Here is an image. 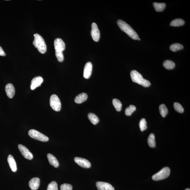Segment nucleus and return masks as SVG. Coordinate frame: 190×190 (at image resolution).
<instances>
[{
    "mask_svg": "<svg viewBox=\"0 0 190 190\" xmlns=\"http://www.w3.org/2000/svg\"><path fill=\"white\" fill-rule=\"evenodd\" d=\"M7 95L9 98L12 99L14 97L15 93V88L12 84H8L5 87Z\"/></svg>",
    "mask_w": 190,
    "mask_h": 190,
    "instance_id": "nucleus-14",
    "label": "nucleus"
},
{
    "mask_svg": "<svg viewBox=\"0 0 190 190\" xmlns=\"http://www.w3.org/2000/svg\"><path fill=\"white\" fill-rule=\"evenodd\" d=\"M92 64L91 62L87 63L85 65L84 70V77L87 79L91 77L92 71Z\"/></svg>",
    "mask_w": 190,
    "mask_h": 190,
    "instance_id": "nucleus-13",
    "label": "nucleus"
},
{
    "mask_svg": "<svg viewBox=\"0 0 190 190\" xmlns=\"http://www.w3.org/2000/svg\"><path fill=\"white\" fill-rule=\"evenodd\" d=\"M131 78L134 82L147 87L150 86L151 85L150 82L148 80L143 78L141 74L139 73L136 70H133L130 73Z\"/></svg>",
    "mask_w": 190,
    "mask_h": 190,
    "instance_id": "nucleus-2",
    "label": "nucleus"
},
{
    "mask_svg": "<svg viewBox=\"0 0 190 190\" xmlns=\"http://www.w3.org/2000/svg\"><path fill=\"white\" fill-rule=\"evenodd\" d=\"M99 190H114V188L109 183L103 182H97L96 183Z\"/></svg>",
    "mask_w": 190,
    "mask_h": 190,
    "instance_id": "nucleus-11",
    "label": "nucleus"
},
{
    "mask_svg": "<svg viewBox=\"0 0 190 190\" xmlns=\"http://www.w3.org/2000/svg\"><path fill=\"white\" fill-rule=\"evenodd\" d=\"M50 104L51 108L55 111H60L61 108V104L59 98L56 95H53L50 99Z\"/></svg>",
    "mask_w": 190,
    "mask_h": 190,
    "instance_id": "nucleus-6",
    "label": "nucleus"
},
{
    "mask_svg": "<svg viewBox=\"0 0 190 190\" xmlns=\"http://www.w3.org/2000/svg\"><path fill=\"white\" fill-rule=\"evenodd\" d=\"M185 190H190L189 189H186Z\"/></svg>",
    "mask_w": 190,
    "mask_h": 190,
    "instance_id": "nucleus-33",
    "label": "nucleus"
},
{
    "mask_svg": "<svg viewBox=\"0 0 190 190\" xmlns=\"http://www.w3.org/2000/svg\"><path fill=\"white\" fill-rule=\"evenodd\" d=\"M74 161L81 167L88 168L91 167V163L88 160L85 158L76 157L74 158Z\"/></svg>",
    "mask_w": 190,
    "mask_h": 190,
    "instance_id": "nucleus-10",
    "label": "nucleus"
},
{
    "mask_svg": "<svg viewBox=\"0 0 190 190\" xmlns=\"http://www.w3.org/2000/svg\"><path fill=\"white\" fill-rule=\"evenodd\" d=\"M60 189V190H72L73 187L71 184L64 183L61 186Z\"/></svg>",
    "mask_w": 190,
    "mask_h": 190,
    "instance_id": "nucleus-31",
    "label": "nucleus"
},
{
    "mask_svg": "<svg viewBox=\"0 0 190 190\" xmlns=\"http://www.w3.org/2000/svg\"><path fill=\"white\" fill-rule=\"evenodd\" d=\"M18 148L20 152L24 157L29 160H32L33 157V155L26 147L22 145L19 144L18 145Z\"/></svg>",
    "mask_w": 190,
    "mask_h": 190,
    "instance_id": "nucleus-9",
    "label": "nucleus"
},
{
    "mask_svg": "<svg viewBox=\"0 0 190 190\" xmlns=\"http://www.w3.org/2000/svg\"><path fill=\"white\" fill-rule=\"evenodd\" d=\"M113 106L117 111H120L121 110L122 105L121 101L117 99H114L112 100Z\"/></svg>",
    "mask_w": 190,
    "mask_h": 190,
    "instance_id": "nucleus-24",
    "label": "nucleus"
},
{
    "mask_svg": "<svg viewBox=\"0 0 190 190\" xmlns=\"http://www.w3.org/2000/svg\"><path fill=\"white\" fill-rule=\"evenodd\" d=\"M87 97V95L86 93H82L79 94L75 97L74 101L77 104H81L86 100Z\"/></svg>",
    "mask_w": 190,
    "mask_h": 190,
    "instance_id": "nucleus-18",
    "label": "nucleus"
},
{
    "mask_svg": "<svg viewBox=\"0 0 190 190\" xmlns=\"http://www.w3.org/2000/svg\"><path fill=\"white\" fill-rule=\"evenodd\" d=\"M163 66L165 69H168L171 70L174 69L175 67V64L174 62L172 61L167 60L163 62Z\"/></svg>",
    "mask_w": 190,
    "mask_h": 190,
    "instance_id": "nucleus-22",
    "label": "nucleus"
},
{
    "mask_svg": "<svg viewBox=\"0 0 190 190\" xmlns=\"http://www.w3.org/2000/svg\"><path fill=\"white\" fill-rule=\"evenodd\" d=\"M34 40L33 44L39 52L41 53H45L47 51L46 46L45 40L39 34H36L34 35Z\"/></svg>",
    "mask_w": 190,
    "mask_h": 190,
    "instance_id": "nucleus-3",
    "label": "nucleus"
},
{
    "mask_svg": "<svg viewBox=\"0 0 190 190\" xmlns=\"http://www.w3.org/2000/svg\"><path fill=\"white\" fill-rule=\"evenodd\" d=\"M136 110V107L133 105H130L125 110V114L127 116H130Z\"/></svg>",
    "mask_w": 190,
    "mask_h": 190,
    "instance_id": "nucleus-27",
    "label": "nucleus"
},
{
    "mask_svg": "<svg viewBox=\"0 0 190 190\" xmlns=\"http://www.w3.org/2000/svg\"><path fill=\"white\" fill-rule=\"evenodd\" d=\"M139 126L142 131H143L147 129V123L146 121L144 118H143L141 120L139 123Z\"/></svg>",
    "mask_w": 190,
    "mask_h": 190,
    "instance_id": "nucleus-28",
    "label": "nucleus"
},
{
    "mask_svg": "<svg viewBox=\"0 0 190 190\" xmlns=\"http://www.w3.org/2000/svg\"><path fill=\"white\" fill-rule=\"evenodd\" d=\"M174 107L175 110L179 113H182L184 112V108L179 103H175L174 104Z\"/></svg>",
    "mask_w": 190,
    "mask_h": 190,
    "instance_id": "nucleus-29",
    "label": "nucleus"
},
{
    "mask_svg": "<svg viewBox=\"0 0 190 190\" xmlns=\"http://www.w3.org/2000/svg\"><path fill=\"white\" fill-rule=\"evenodd\" d=\"M47 190H58V184L56 182H51L48 185Z\"/></svg>",
    "mask_w": 190,
    "mask_h": 190,
    "instance_id": "nucleus-30",
    "label": "nucleus"
},
{
    "mask_svg": "<svg viewBox=\"0 0 190 190\" xmlns=\"http://www.w3.org/2000/svg\"><path fill=\"white\" fill-rule=\"evenodd\" d=\"M153 6L157 12H162L165 9L166 4L165 3L154 2L153 3Z\"/></svg>",
    "mask_w": 190,
    "mask_h": 190,
    "instance_id": "nucleus-19",
    "label": "nucleus"
},
{
    "mask_svg": "<svg viewBox=\"0 0 190 190\" xmlns=\"http://www.w3.org/2000/svg\"><path fill=\"white\" fill-rule=\"evenodd\" d=\"M55 53H63L65 49V44L61 39L57 38L54 40Z\"/></svg>",
    "mask_w": 190,
    "mask_h": 190,
    "instance_id": "nucleus-7",
    "label": "nucleus"
},
{
    "mask_svg": "<svg viewBox=\"0 0 190 190\" xmlns=\"http://www.w3.org/2000/svg\"><path fill=\"white\" fill-rule=\"evenodd\" d=\"M91 35L94 41L96 42L99 41L100 38V32L97 24L95 23H92V25Z\"/></svg>",
    "mask_w": 190,
    "mask_h": 190,
    "instance_id": "nucleus-8",
    "label": "nucleus"
},
{
    "mask_svg": "<svg viewBox=\"0 0 190 190\" xmlns=\"http://www.w3.org/2000/svg\"><path fill=\"white\" fill-rule=\"evenodd\" d=\"M43 82V80L42 77L40 76L35 77L31 82V89L34 90L37 87H39Z\"/></svg>",
    "mask_w": 190,
    "mask_h": 190,
    "instance_id": "nucleus-12",
    "label": "nucleus"
},
{
    "mask_svg": "<svg viewBox=\"0 0 190 190\" xmlns=\"http://www.w3.org/2000/svg\"><path fill=\"white\" fill-rule=\"evenodd\" d=\"M117 24L119 28L128 35L132 39L137 40L139 38L137 33L129 25L123 20H119L117 22Z\"/></svg>",
    "mask_w": 190,
    "mask_h": 190,
    "instance_id": "nucleus-1",
    "label": "nucleus"
},
{
    "mask_svg": "<svg viewBox=\"0 0 190 190\" xmlns=\"http://www.w3.org/2000/svg\"><path fill=\"white\" fill-rule=\"evenodd\" d=\"M141 40V39H140L139 38H138V40Z\"/></svg>",
    "mask_w": 190,
    "mask_h": 190,
    "instance_id": "nucleus-34",
    "label": "nucleus"
},
{
    "mask_svg": "<svg viewBox=\"0 0 190 190\" xmlns=\"http://www.w3.org/2000/svg\"><path fill=\"white\" fill-rule=\"evenodd\" d=\"M159 110L160 114L163 117H165L168 112L167 107L164 104L160 105L159 106Z\"/></svg>",
    "mask_w": 190,
    "mask_h": 190,
    "instance_id": "nucleus-26",
    "label": "nucleus"
},
{
    "mask_svg": "<svg viewBox=\"0 0 190 190\" xmlns=\"http://www.w3.org/2000/svg\"><path fill=\"white\" fill-rule=\"evenodd\" d=\"M29 135L33 139L43 142L49 141V138L44 134L34 129H31L29 131Z\"/></svg>",
    "mask_w": 190,
    "mask_h": 190,
    "instance_id": "nucleus-5",
    "label": "nucleus"
},
{
    "mask_svg": "<svg viewBox=\"0 0 190 190\" xmlns=\"http://www.w3.org/2000/svg\"><path fill=\"white\" fill-rule=\"evenodd\" d=\"M170 173V170L169 167H165L163 168L159 172L153 175L152 178L154 181H159L163 180L168 178Z\"/></svg>",
    "mask_w": 190,
    "mask_h": 190,
    "instance_id": "nucleus-4",
    "label": "nucleus"
},
{
    "mask_svg": "<svg viewBox=\"0 0 190 190\" xmlns=\"http://www.w3.org/2000/svg\"><path fill=\"white\" fill-rule=\"evenodd\" d=\"M183 48V46L180 43H174L171 45L170 47V50L175 52L177 51L181 50Z\"/></svg>",
    "mask_w": 190,
    "mask_h": 190,
    "instance_id": "nucleus-25",
    "label": "nucleus"
},
{
    "mask_svg": "<svg viewBox=\"0 0 190 190\" xmlns=\"http://www.w3.org/2000/svg\"><path fill=\"white\" fill-rule=\"evenodd\" d=\"M8 161L12 171L14 172H16L17 170L16 163L12 155H9L8 156Z\"/></svg>",
    "mask_w": 190,
    "mask_h": 190,
    "instance_id": "nucleus-17",
    "label": "nucleus"
},
{
    "mask_svg": "<svg viewBox=\"0 0 190 190\" xmlns=\"http://www.w3.org/2000/svg\"><path fill=\"white\" fill-rule=\"evenodd\" d=\"M149 146L152 148H154L156 146V142L155 140V136L154 134H151L147 139Z\"/></svg>",
    "mask_w": 190,
    "mask_h": 190,
    "instance_id": "nucleus-23",
    "label": "nucleus"
},
{
    "mask_svg": "<svg viewBox=\"0 0 190 190\" xmlns=\"http://www.w3.org/2000/svg\"><path fill=\"white\" fill-rule=\"evenodd\" d=\"M88 117L89 120L93 125H96L99 121L98 117L93 113H90L88 114Z\"/></svg>",
    "mask_w": 190,
    "mask_h": 190,
    "instance_id": "nucleus-20",
    "label": "nucleus"
},
{
    "mask_svg": "<svg viewBox=\"0 0 190 190\" xmlns=\"http://www.w3.org/2000/svg\"><path fill=\"white\" fill-rule=\"evenodd\" d=\"M6 55V54L2 48L0 46V56H5Z\"/></svg>",
    "mask_w": 190,
    "mask_h": 190,
    "instance_id": "nucleus-32",
    "label": "nucleus"
},
{
    "mask_svg": "<svg viewBox=\"0 0 190 190\" xmlns=\"http://www.w3.org/2000/svg\"><path fill=\"white\" fill-rule=\"evenodd\" d=\"M48 160L50 165L55 168H58L59 165L58 160L53 155L48 154L47 155Z\"/></svg>",
    "mask_w": 190,
    "mask_h": 190,
    "instance_id": "nucleus-16",
    "label": "nucleus"
},
{
    "mask_svg": "<svg viewBox=\"0 0 190 190\" xmlns=\"http://www.w3.org/2000/svg\"><path fill=\"white\" fill-rule=\"evenodd\" d=\"M185 22L181 19H176L171 22L170 25L171 26L177 27L181 26L184 25Z\"/></svg>",
    "mask_w": 190,
    "mask_h": 190,
    "instance_id": "nucleus-21",
    "label": "nucleus"
},
{
    "mask_svg": "<svg viewBox=\"0 0 190 190\" xmlns=\"http://www.w3.org/2000/svg\"><path fill=\"white\" fill-rule=\"evenodd\" d=\"M40 179L38 178H34L31 179L29 183V186L31 189L36 190L40 185Z\"/></svg>",
    "mask_w": 190,
    "mask_h": 190,
    "instance_id": "nucleus-15",
    "label": "nucleus"
}]
</instances>
